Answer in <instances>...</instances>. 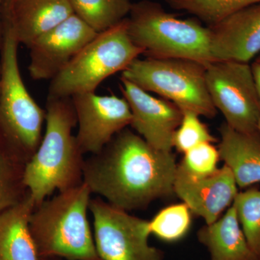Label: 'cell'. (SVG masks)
Instances as JSON below:
<instances>
[{
	"mask_svg": "<svg viewBox=\"0 0 260 260\" xmlns=\"http://www.w3.org/2000/svg\"><path fill=\"white\" fill-rule=\"evenodd\" d=\"M232 205L246 240L260 260V189L239 191Z\"/></svg>",
	"mask_w": 260,
	"mask_h": 260,
	"instance_id": "22",
	"label": "cell"
},
{
	"mask_svg": "<svg viewBox=\"0 0 260 260\" xmlns=\"http://www.w3.org/2000/svg\"><path fill=\"white\" fill-rule=\"evenodd\" d=\"M255 61H256V62L260 63V54H259V56H258V57L256 58V59Z\"/></svg>",
	"mask_w": 260,
	"mask_h": 260,
	"instance_id": "29",
	"label": "cell"
},
{
	"mask_svg": "<svg viewBox=\"0 0 260 260\" xmlns=\"http://www.w3.org/2000/svg\"><path fill=\"white\" fill-rule=\"evenodd\" d=\"M74 14L68 0H4L3 22L19 44L36 39Z\"/></svg>",
	"mask_w": 260,
	"mask_h": 260,
	"instance_id": "15",
	"label": "cell"
},
{
	"mask_svg": "<svg viewBox=\"0 0 260 260\" xmlns=\"http://www.w3.org/2000/svg\"><path fill=\"white\" fill-rule=\"evenodd\" d=\"M258 130H259V132L260 133V120L259 122V125H258Z\"/></svg>",
	"mask_w": 260,
	"mask_h": 260,
	"instance_id": "30",
	"label": "cell"
},
{
	"mask_svg": "<svg viewBox=\"0 0 260 260\" xmlns=\"http://www.w3.org/2000/svg\"><path fill=\"white\" fill-rule=\"evenodd\" d=\"M206 83L213 105L225 124L244 133L259 131L260 109L251 66L237 61L206 65Z\"/></svg>",
	"mask_w": 260,
	"mask_h": 260,
	"instance_id": "9",
	"label": "cell"
},
{
	"mask_svg": "<svg viewBox=\"0 0 260 260\" xmlns=\"http://www.w3.org/2000/svg\"><path fill=\"white\" fill-rule=\"evenodd\" d=\"M122 79L147 92L158 94L182 112L189 111L206 118L215 117L206 83V65L181 59L137 58L121 73Z\"/></svg>",
	"mask_w": 260,
	"mask_h": 260,
	"instance_id": "7",
	"label": "cell"
},
{
	"mask_svg": "<svg viewBox=\"0 0 260 260\" xmlns=\"http://www.w3.org/2000/svg\"><path fill=\"white\" fill-rule=\"evenodd\" d=\"M25 166L0 145V214L18 205L28 194L23 181Z\"/></svg>",
	"mask_w": 260,
	"mask_h": 260,
	"instance_id": "20",
	"label": "cell"
},
{
	"mask_svg": "<svg viewBox=\"0 0 260 260\" xmlns=\"http://www.w3.org/2000/svg\"><path fill=\"white\" fill-rule=\"evenodd\" d=\"M251 66V70H252L253 77H254V83H255L256 93H257L260 109V63L254 61Z\"/></svg>",
	"mask_w": 260,
	"mask_h": 260,
	"instance_id": "26",
	"label": "cell"
},
{
	"mask_svg": "<svg viewBox=\"0 0 260 260\" xmlns=\"http://www.w3.org/2000/svg\"><path fill=\"white\" fill-rule=\"evenodd\" d=\"M89 211L95 248L102 260H164V251L149 244L148 220L129 215L100 197L91 198Z\"/></svg>",
	"mask_w": 260,
	"mask_h": 260,
	"instance_id": "8",
	"label": "cell"
},
{
	"mask_svg": "<svg viewBox=\"0 0 260 260\" xmlns=\"http://www.w3.org/2000/svg\"><path fill=\"white\" fill-rule=\"evenodd\" d=\"M40 260H57V258H46V259H40Z\"/></svg>",
	"mask_w": 260,
	"mask_h": 260,
	"instance_id": "28",
	"label": "cell"
},
{
	"mask_svg": "<svg viewBox=\"0 0 260 260\" xmlns=\"http://www.w3.org/2000/svg\"><path fill=\"white\" fill-rule=\"evenodd\" d=\"M219 160L218 148L213 143H202L184 153L177 169L191 177H206L218 170Z\"/></svg>",
	"mask_w": 260,
	"mask_h": 260,
	"instance_id": "25",
	"label": "cell"
},
{
	"mask_svg": "<svg viewBox=\"0 0 260 260\" xmlns=\"http://www.w3.org/2000/svg\"><path fill=\"white\" fill-rule=\"evenodd\" d=\"M19 43L3 23L0 60V145L26 164L37 152L43 135L46 110L32 99L20 74Z\"/></svg>",
	"mask_w": 260,
	"mask_h": 260,
	"instance_id": "4",
	"label": "cell"
},
{
	"mask_svg": "<svg viewBox=\"0 0 260 260\" xmlns=\"http://www.w3.org/2000/svg\"><path fill=\"white\" fill-rule=\"evenodd\" d=\"M129 15L130 37L147 57L213 62L209 27L177 18L149 1L133 4Z\"/></svg>",
	"mask_w": 260,
	"mask_h": 260,
	"instance_id": "5",
	"label": "cell"
},
{
	"mask_svg": "<svg viewBox=\"0 0 260 260\" xmlns=\"http://www.w3.org/2000/svg\"><path fill=\"white\" fill-rule=\"evenodd\" d=\"M45 110V133L23 173L24 184L36 208L54 191L83 182L85 158L73 135L78 121L71 98L48 97Z\"/></svg>",
	"mask_w": 260,
	"mask_h": 260,
	"instance_id": "2",
	"label": "cell"
},
{
	"mask_svg": "<svg viewBox=\"0 0 260 260\" xmlns=\"http://www.w3.org/2000/svg\"><path fill=\"white\" fill-rule=\"evenodd\" d=\"M143 54L130 37L127 18L99 32L51 80L48 97L67 99L94 93L104 80Z\"/></svg>",
	"mask_w": 260,
	"mask_h": 260,
	"instance_id": "6",
	"label": "cell"
},
{
	"mask_svg": "<svg viewBox=\"0 0 260 260\" xmlns=\"http://www.w3.org/2000/svg\"><path fill=\"white\" fill-rule=\"evenodd\" d=\"M174 9L184 10L213 25L228 15L260 3V0H166Z\"/></svg>",
	"mask_w": 260,
	"mask_h": 260,
	"instance_id": "21",
	"label": "cell"
},
{
	"mask_svg": "<svg viewBox=\"0 0 260 260\" xmlns=\"http://www.w3.org/2000/svg\"><path fill=\"white\" fill-rule=\"evenodd\" d=\"M213 61L249 63L260 54V3L246 7L210 25Z\"/></svg>",
	"mask_w": 260,
	"mask_h": 260,
	"instance_id": "14",
	"label": "cell"
},
{
	"mask_svg": "<svg viewBox=\"0 0 260 260\" xmlns=\"http://www.w3.org/2000/svg\"><path fill=\"white\" fill-rule=\"evenodd\" d=\"M175 155L153 148L138 133L121 130L85 159L83 182L92 194L126 211L145 209L175 196Z\"/></svg>",
	"mask_w": 260,
	"mask_h": 260,
	"instance_id": "1",
	"label": "cell"
},
{
	"mask_svg": "<svg viewBox=\"0 0 260 260\" xmlns=\"http://www.w3.org/2000/svg\"><path fill=\"white\" fill-rule=\"evenodd\" d=\"M217 141L206 124L200 120L198 114L189 111L183 112L180 124L173 137V148L184 153L202 143Z\"/></svg>",
	"mask_w": 260,
	"mask_h": 260,
	"instance_id": "24",
	"label": "cell"
},
{
	"mask_svg": "<svg viewBox=\"0 0 260 260\" xmlns=\"http://www.w3.org/2000/svg\"><path fill=\"white\" fill-rule=\"evenodd\" d=\"M4 0H0V49L3 42V8Z\"/></svg>",
	"mask_w": 260,
	"mask_h": 260,
	"instance_id": "27",
	"label": "cell"
},
{
	"mask_svg": "<svg viewBox=\"0 0 260 260\" xmlns=\"http://www.w3.org/2000/svg\"><path fill=\"white\" fill-rule=\"evenodd\" d=\"M218 150L220 160L232 171L238 187L260 182V133H244L223 123Z\"/></svg>",
	"mask_w": 260,
	"mask_h": 260,
	"instance_id": "16",
	"label": "cell"
},
{
	"mask_svg": "<svg viewBox=\"0 0 260 260\" xmlns=\"http://www.w3.org/2000/svg\"><path fill=\"white\" fill-rule=\"evenodd\" d=\"M97 32L73 14L30 44L28 71L35 80H52Z\"/></svg>",
	"mask_w": 260,
	"mask_h": 260,
	"instance_id": "11",
	"label": "cell"
},
{
	"mask_svg": "<svg viewBox=\"0 0 260 260\" xmlns=\"http://www.w3.org/2000/svg\"><path fill=\"white\" fill-rule=\"evenodd\" d=\"M191 212L184 203L169 205L149 221L150 234L166 242H176L190 229Z\"/></svg>",
	"mask_w": 260,
	"mask_h": 260,
	"instance_id": "23",
	"label": "cell"
},
{
	"mask_svg": "<svg viewBox=\"0 0 260 260\" xmlns=\"http://www.w3.org/2000/svg\"><path fill=\"white\" fill-rule=\"evenodd\" d=\"M120 89L131 109L130 126L153 148L172 151L173 137L182 119L180 108L122 78Z\"/></svg>",
	"mask_w": 260,
	"mask_h": 260,
	"instance_id": "12",
	"label": "cell"
},
{
	"mask_svg": "<svg viewBox=\"0 0 260 260\" xmlns=\"http://www.w3.org/2000/svg\"><path fill=\"white\" fill-rule=\"evenodd\" d=\"M78 129L77 143L84 155L99 153L121 130L130 126L132 112L124 97L94 93L71 97Z\"/></svg>",
	"mask_w": 260,
	"mask_h": 260,
	"instance_id": "10",
	"label": "cell"
},
{
	"mask_svg": "<svg viewBox=\"0 0 260 260\" xmlns=\"http://www.w3.org/2000/svg\"><path fill=\"white\" fill-rule=\"evenodd\" d=\"M91 194L83 182L44 200L35 208L30 229L40 259L102 260L88 219Z\"/></svg>",
	"mask_w": 260,
	"mask_h": 260,
	"instance_id": "3",
	"label": "cell"
},
{
	"mask_svg": "<svg viewBox=\"0 0 260 260\" xmlns=\"http://www.w3.org/2000/svg\"><path fill=\"white\" fill-rule=\"evenodd\" d=\"M174 193L205 224L216 221L231 206L239 187L232 171L225 165L203 177L187 175L177 169Z\"/></svg>",
	"mask_w": 260,
	"mask_h": 260,
	"instance_id": "13",
	"label": "cell"
},
{
	"mask_svg": "<svg viewBox=\"0 0 260 260\" xmlns=\"http://www.w3.org/2000/svg\"><path fill=\"white\" fill-rule=\"evenodd\" d=\"M73 13L97 34L120 23L129 14L131 0H68Z\"/></svg>",
	"mask_w": 260,
	"mask_h": 260,
	"instance_id": "19",
	"label": "cell"
},
{
	"mask_svg": "<svg viewBox=\"0 0 260 260\" xmlns=\"http://www.w3.org/2000/svg\"><path fill=\"white\" fill-rule=\"evenodd\" d=\"M210 260H259L246 240L232 205L214 223L205 224L197 234Z\"/></svg>",
	"mask_w": 260,
	"mask_h": 260,
	"instance_id": "17",
	"label": "cell"
},
{
	"mask_svg": "<svg viewBox=\"0 0 260 260\" xmlns=\"http://www.w3.org/2000/svg\"><path fill=\"white\" fill-rule=\"evenodd\" d=\"M36 208L30 194L0 214V260H40L30 229Z\"/></svg>",
	"mask_w": 260,
	"mask_h": 260,
	"instance_id": "18",
	"label": "cell"
}]
</instances>
